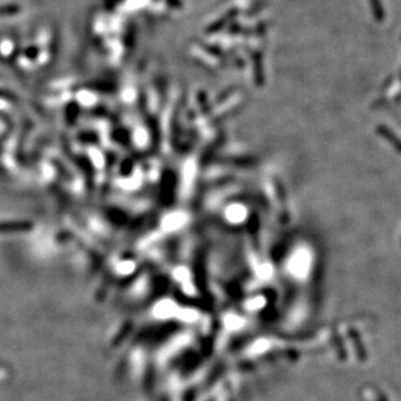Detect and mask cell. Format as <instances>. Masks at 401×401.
I'll return each instance as SVG.
<instances>
[{"instance_id": "2", "label": "cell", "mask_w": 401, "mask_h": 401, "mask_svg": "<svg viewBox=\"0 0 401 401\" xmlns=\"http://www.w3.org/2000/svg\"><path fill=\"white\" fill-rule=\"evenodd\" d=\"M253 76H255V83L257 86L264 85V73H262V58L261 53L253 56Z\"/></svg>"}, {"instance_id": "4", "label": "cell", "mask_w": 401, "mask_h": 401, "mask_svg": "<svg viewBox=\"0 0 401 401\" xmlns=\"http://www.w3.org/2000/svg\"><path fill=\"white\" fill-rule=\"evenodd\" d=\"M6 230H17V228H21L20 226H28V223H6Z\"/></svg>"}, {"instance_id": "3", "label": "cell", "mask_w": 401, "mask_h": 401, "mask_svg": "<svg viewBox=\"0 0 401 401\" xmlns=\"http://www.w3.org/2000/svg\"><path fill=\"white\" fill-rule=\"evenodd\" d=\"M369 2H370L371 11H373L375 20L378 22H382L384 20V10H383V6L380 4V2L379 0H369Z\"/></svg>"}, {"instance_id": "1", "label": "cell", "mask_w": 401, "mask_h": 401, "mask_svg": "<svg viewBox=\"0 0 401 401\" xmlns=\"http://www.w3.org/2000/svg\"><path fill=\"white\" fill-rule=\"evenodd\" d=\"M377 134L383 139H386L397 152H401V139L391 129H388L384 125H379V126H377Z\"/></svg>"}]
</instances>
